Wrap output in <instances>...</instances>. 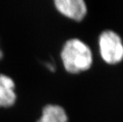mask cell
Masks as SVG:
<instances>
[{"label": "cell", "mask_w": 123, "mask_h": 122, "mask_svg": "<svg viewBox=\"0 0 123 122\" xmlns=\"http://www.w3.org/2000/svg\"><path fill=\"white\" fill-rule=\"evenodd\" d=\"M61 57L66 71L74 75L88 71L94 62L91 48L78 38L69 39L64 43Z\"/></svg>", "instance_id": "1"}, {"label": "cell", "mask_w": 123, "mask_h": 122, "mask_svg": "<svg viewBox=\"0 0 123 122\" xmlns=\"http://www.w3.org/2000/svg\"><path fill=\"white\" fill-rule=\"evenodd\" d=\"M98 48L101 59L108 65H117L123 61V40L114 30L102 31L98 37Z\"/></svg>", "instance_id": "2"}, {"label": "cell", "mask_w": 123, "mask_h": 122, "mask_svg": "<svg viewBox=\"0 0 123 122\" xmlns=\"http://www.w3.org/2000/svg\"><path fill=\"white\" fill-rule=\"evenodd\" d=\"M54 4L61 14L75 22H81L87 14V6L83 0H56Z\"/></svg>", "instance_id": "3"}, {"label": "cell", "mask_w": 123, "mask_h": 122, "mask_svg": "<svg viewBox=\"0 0 123 122\" xmlns=\"http://www.w3.org/2000/svg\"><path fill=\"white\" fill-rule=\"evenodd\" d=\"M14 82L11 78L0 75V107H10L16 102Z\"/></svg>", "instance_id": "4"}, {"label": "cell", "mask_w": 123, "mask_h": 122, "mask_svg": "<svg viewBox=\"0 0 123 122\" xmlns=\"http://www.w3.org/2000/svg\"><path fill=\"white\" fill-rule=\"evenodd\" d=\"M37 122H68V116L61 105H47L44 107L42 115Z\"/></svg>", "instance_id": "5"}, {"label": "cell", "mask_w": 123, "mask_h": 122, "mask_svg": "<svg viewBox=\"0 0 123 122\" xmlns=\"http://www.w3.org/2000/svg\"><path fill=\"white\" fill-rule=\"evenodd\" d=\"M2 58V52H1V50H0V59H1Z\"/></svg>", "instance_id": "6"}]
</instances>
